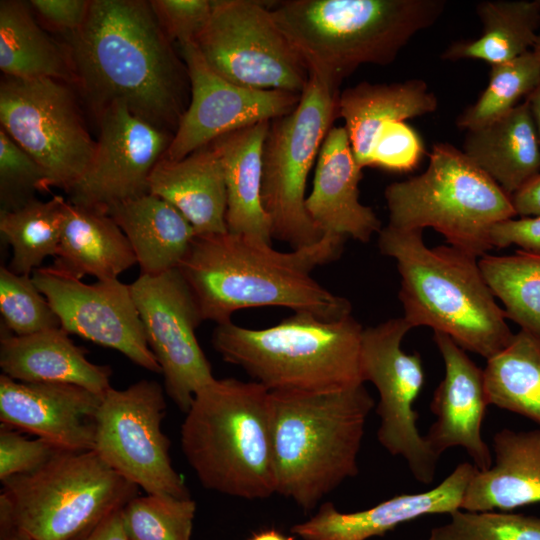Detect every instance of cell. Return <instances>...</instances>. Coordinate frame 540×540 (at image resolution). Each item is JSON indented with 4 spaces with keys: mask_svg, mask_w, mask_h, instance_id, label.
<instances>
[{
    "mask_svg": "<svg viewBox=\"0 0 540 540\" xmlns=\"http://www.w3.org/2000/svg\"><path fill=\"white\" fill-rule=\"evenodd\" d=\"M479 266L507 319L540 334V256L521 250L504 256L485 254Z\"/></svg>",
    "mask_w": 540,
    "mask_h": 540,
    "instance_id": "cell-35",
    "label": "cell"
},
{
    "mask_svg": "<svg viewBox=\"0 0 540 540\" xmlns=\"http://www.w3.org/2000/svg\"><path fill=\"white\" fill-rule=\"evenodd\" d=\"M494 460L476 470L461 509L471 512L512 511L540 503V429L503 428L492 439Z\"/></svg>",
    "mask_w": 540,
    "mask_h": 540,
    "instance_id": "cell-24",
    "label": "cell"
},
{
    "mask_svg": "<svg viewBox=\"0 0 540 540\" xmlns=\"http://www.w3.org/2000/svg\"><path fill=\"white\" fill-rule=\"evenodd\" d=\"M0 540H35L18 528L4 513H0Z\"/></svg>",
    "mask_w": 540,
    "mask_h": 540,
    "instance_id": "cell-48",
    "label": "cell"
},
{
    "mask_svg": "<svg viewBox=\"0 0 540 540\" xmlns=\"http://www.w3.org/2000/svg\"><path fill=\"white\" fill-rule=\"evenodd\" d=\"M388 225L441 233L449 245L481 257L493 248L491 231L516 216L511 197L462 150L436 143L426 170L388 185Z\"/></svg>",
    "mask_w": 540,
    "mask_h": 540,
    "instance_id": "cell-8",
    "label": "cell"
},
{
    "mask_svg": "<svg viewBox=\"0 0 540 540\" xmlns=\"http://www.w3.org/2000/svg\"><path fill=\"white\" fill-rule=\"evenodd\" d=\"M419 134L405 121H392L379 130L370 155V166L394 172L413 170L424 154Z\"/></svg>",
    "mask_w": 540,
    "mask_h": 540,
    "instance_id": "cell-41",
    "label": "cell"
},
{
    "mask_svg": "<svg viewBox=\"0 0 540 540\" xmlns=\"http://www.w3.org/2000/svg\"><path fill=\"white\" fill-rule=\"evenodd\" d=\"M276 493L304 511L358 474L374 400L364 384L323 393L270 392Z\"/></svg>",
    "mask_w": 540,
    "mask_h": 540,
    "instance_id": "cell-5",
    "label": "cell"
},
{
    "mask_svg": "<svg viewBox=\"0 0 540 540\" xmlns=\"http://www.w3.org/2000/svg\"><path fill=\"white\" fill-rule=\"evenodd\" d=\"M135 264L127 237L110 215L68 201L54 269L79 280H110Z\"/></svg>",
    "mask_w": 540,
    "mask_h": 540,
    "instance_id": "cell-28",
    "label": "cell"
},
{
    "mask_svg": "<svg viewBox=\"0 0 540 540\" xmlns=\"http://www.w3.org/2000/svg\"><path fill=\"white\" fill-rule=\"evenodd\" d=\"M363 327L351 315L323 320L295 313L278 324L250 329L217 324L211 343L269 392L323 393L364 384L360 368Z\"/></svg>",
    "mask_w": 540,
    "mask_h": 540,
    "instance_id": "cell-7",
    "label": "cell"
},
{
    "mask_svg": "<svg viewBox=\"0 0 540 540\" xmlns=\"http://www.w3.org/2000/svg\"><path fill=\"white\" fill-rule=\"evenodd\" d=\"M493 248L518 246L521 251L540 256V216L507 219L491 231Z\"/></svg>",
    "mask_w": 540,
    "mask_h": 540,
    "instance_id": "cell-45",
    "label": "cell"
},
{
    "mask_svg": "<svg viewBox=\"0 0 540 540\" xmlns=\"http://www.w3.org/2000/svg\"><path fill=\"white\" fill-rule=\"evenodd\" d=\"M1 128L43 169V191L67 193L96 148L67 82L5 76L0 85Z\"/></svg>",
    "mask_w": 540,
    "mask_h": 540,
    "instance_id": "cell-11",
    "label": "cell"
},
{
    "mask_svg": "<svg viewBox=\"0 0 540 540\" xmlns=\"http://www.w3.org/2000/svg\"><path fill=\"white\" fill-rule=\"evenodd\" d=\"M247 540H294V536H288L275 528H266L253 533Z\"/></svg>",
    "mask_w": 540,
    "mask_h": 540,
    "instance_id": "cell-50",
    "label": "cell"
},
{
    "mask_svg": "<svg viewBox=\"0 0 540 540\" xmlns=\"http://www.w3.org/2000/svg\"><path fill=\"white\" fill-rule=\"evenodd\" d=\"M533 49L540 53V35H538L537 41H536Z\"/></svg>",
    "mask_w": 540,
    "mask_h": 540,
    "instance_id": "cell-51",
    "label": "cell"
},
{
    "mask_svg": "<svg viewBox=\"0 0 540 540\" xmlns=\"http://www.w3.org/2000/svg\"><path fill=\"white\" fill-rule=\"evenodd\" d=\"M477 468L464 462L436 487L420 493L398 494L356 512H341L324 502L308 520L291 527L303 540H368L425 515L451 514L461 509L467 486Z\"/></svg>",
    "mask_w": 540,
    "mask_h": 540,
    "instance_id": "cell-21",
    "label": "cell"
},
{
    "mask_svg": "<svg viewBox=\"0 0 540 540\" xmlns=\"http://www.w3.org/2000/svg\"><path fill=\"white\" fill-rule=\"evenodd\" d=\"M149 193L174 206L196 236L227 232L224 170L212 143L180 160L163 156L150 174Z\"/></svg>",
    "mask_w": 540,
    "mask_h": 540,
    "instance_id": "cell-25",
    "label": "cell"
},
{
    "mask_svg": "<svg viewBox=\"0 0 540 540\" xmlns=\"http://www.w3.org/2000/svg\"><path fill=\"white\" fill-rule=\"evenodd\" d=\"M1 482L0 513L35 540H72L138 493L93 450L59 449L38 470Z\"/></svg>",
    "mask_w": 540,
    "mask_h": 540,
    "instance_id": "cell-9",
    "label": "cell"
},
{
    "mask_svg": "<svg viewBox=\"0 0 540 540\" xmlns=\"http://www.w3.org/2000/svg\"><path fill=\"white\" fill-rule=\"evenodd\" d=\"M61 327L27 336L1 331L2 374L20 382L68 383L103 395L110 387L111 368L90 362Z\"/></svg>",
    "mask_w": 540,
    "mask_h": 540,
    "instance_id": "cell-23",
    "label": "cell"
},
{
    "mask_svg": "<svg viewBox=\"0 0 540 540\" xmlns=\"http://www.w3.org/2000/svg\"><path fill=\"white\" fill-rule=\"evenodd\" d=\"M362 168L357 163L345 127H332L317 160L306 210L324 233L366 243L382 229L381 221L359 200Z\"/></svg>",
    "mask_w": 540,
    "mask_h": 540,
    "instance_id": "cell-22",
    "label": "cell"
},
{
    "mask_svg": "<svg viewBox=\"0 0 540 540\" xmlns=\"http://www.w3.org/2000/svg\"><path fill=\"white\" fill-rule=\"evenodd\" d=\"M180 444L204 488L249 500L276 493L270 392L259 383L215 379L200 389Z\"/></svg>",
    "mask_w": 540,
    "mask_h": 540,
    "instance_id": "cell-6",
    "label": "cell"
},
{
    "mask_svg": "<svg viewBox=\"0 0 540 540\" xmlns=\"http://www.w3.org/2000/svg\"><path fill=\"white\" fill-rule=\"evenodd\" d=\"M122 509L115 511L94 528L72 540H128L123 526Z\"/></svg>",
    "mask_w": 540,
    "mask_h": 540,
    "instance_id": "cell-47",
    "label": "cell"
},
{
    "mask_svg": "<svg viewBox=\"0 0 540 540\" xmlns=\"http://www.w3.org/2000/svg\"><path fill=\"white\" fill-rule=\"evenodd\" d=\"M103 395L74 384L27 383L1 374L0 420L60 449L93 450Z\"/></svg>",
    "mask_w": 540,
    "mask_h": 540,
    "instance_id": "cell-19",
    "label": "cell"
},
{
    "mask_svg": "<svg viewBox=\"0 0 540 540\" xmlns=\"http://www.w3.org/2000/svg\"><path fill=\"white\" fill-rule=\"evenodd\" d=\"M433 339L445 373L433 394L430 410L436 420L425 438L437 456L449 448L461 447L478 470H486L493 458L481 433L489 406L483 369L448 335L435 332Z\"/></svg>",
    "mask_w": 540,
    "mask_h": 540,
    "instance_id": "cell-20",
    "label": "cell"
},
{
    "mask_svg": "<svg viewBox=\"0 0 540 540\" xmlns=\"http://www.w3.org/2000/svg\"><path fill=\"white\" fill-rule=\"evenodd\" d=\"M345 240L326 233L311 246L282 252L244 234L197 235L178 269L203 321L220 324L236 311L263 306L336 320L351 315V303L327 290L312 272L338 259Z\"/></svg>",
    "mask_w": 540,
    "mask_h": 540,
    "instance_id": "cell-2",
    "label": "cell"
},
{
    "mask_svg": "<svg viewBox=\"0 0 540 540\" xmlns=\"http://www.w3.org/2000/svg\"><path fill=\"white\" fill-rule=\"evenodd\" d=\"M511 201L517 215L540 216V174L514 193Z\"/></svg>",
    "mask_w": 540,
    "mask_h": 540,
    "instance_id": "cell-46",
    "label": "cell"
},
{
    "mask_svg": "<svg viewBox=\"0 0 540 540\" xmlns=\"http://www.w3.org/2000/svg\"><path fill=\"white\" fill-rule=\"evenodd\" d=\"M476 13L483 25L482 34L451 44L442 59H477L493 66L533 49L540 26V0L482 1Z\"/></svg>",
    "mask_w": 540,
    "mask_h": 540,
    "instance_id": "cell-31",
    "label": "cell"
},
{
    "mask_svg": "<svg viewBox=\"0 0 540 540\" xmlns=\"http://www.w3.org/2000/svg\"><path fill=\"white\" fill-rule=\"evenodd\" d=\"M0 69L7 77L73 82L65 51L35 20L29 3L0 2Z\"/></svg>",
    "mask_w": 540,
    "mask_h": 540,
    "instance_id": "cell-32",
    "label": "cell"
},
{
    "mask_svg": "<svg viewBox=\"0 0 540 540\" xmlns=\"http://www.w3.org/2000/svg\"><path fill=\"white\" fill-rule=\"evenodd\" d=\"M67 203L56 195L45 202L34 199L15 210L0 212V232L12 248L8 267L12 272L30 275L45 258L56 255Z\"/></svg>",
    "mask_w": 540,
    "mask_h": 540,
    "instance_id": "cell-34",
    "label": "cell"
},
{
    "mask_svg": "<svg viewBox=\"0 0 540 540\" xmlns=\"http://www.w3.org/2000/svg\"><path fill=\"white\" fill-rule=\"evenodd\" d=\"M413 329L396 317L363 329L360 368L363 382H371L379 394V443L392 455L402 457L414 479L432 483L439 460L417 427L414 404L424 386L425 373L418 352L402 349L404 336Z\"/></svg>",
    "mask_w": 540,
    "mask_h": 540,
    "instance_id": "cell-14",
    "label": "cell"
},
{
    "mask_svg": "<svg viewBox=\"0 0 540 540\" xmlns=\"http://www.w3.org/2000/svg\"><path fill=\"white\" fill-rule=\"evenodd\" d=\"M44 182L41 166L1 128V211L15 210L34 200V193L43 191Z\"/></svg>",
    "mask_w": 540,
    "mask_h": 540,
    "instance_id": "cell-40",
    "label": "cell"
},
{
    "mask_svg": "<svg viewBox=\"0 0 540 540\" xmlns=\"http://www.w3.org/2000/svg\"><path fill=\"white\" fill-rule=\"evenodd\" d=\"M378 236L381 253L396 261L403 317L412 328L430 327L486 360L506 347L513 333L479 257L451 245L429 248L423 230L387 225Z\"/></svg>",
    "mask_w": 540,
    "mask_h": 540,
    "instance_id": "cell-3",
    "label": "cell"
},
{
    "mask_svg": "<svg viewBox=\"0 0 540 540\" xmlns=\"http://www.w3.org/2000/svg\"><path fill=\"white\" fill-rule=\"evenodd\" d=\"M196 502L190 498L147 494L122 509L128 540H191Z\"/></svg>",
    "mask_w": 540,
    "mask_h": 540,
    "instance_id": "cell-37",
    "label": "cell"
},
{
    "mask_svg": "<svg viewBox=\"0 0 540 540\" xmlns=\"http://www.w3.org/2000/svg\"><path fill=\"white\" fill-rule=\"evenodd\" d=\"M438 99L421 79L395 83L361 82L339 94L338 116L345 123L354 157L363 169L381 127L434 112Z\"/></svg>",
    "mask_w": 540,
    "mask_h": 540,
    "instance_id": "cell-26",
    "label": "cell"
},
{
    "mask_svg": "<svg viewBox=\"0 0 540 540\" xmlns=\"http://www.w3.org/2000/svg\"><path fill=\"white\" fill-rule=\"evenodd\" d=\"M270 123L264 121L231 132L212 144L224 170L227 231L271 243V225L261 199L263 147Z\"/></svg>",
    "mask_w": 540,
    "mask_h": 540,
    "instance_id": "cell-29",
    "label": "cell"
},
{
    "mask_svg": "<svg viewBox=\"0 0 540 540\" xmlns=\"http://www.w3.org/2000/svg\"><path fill=\"white\" fill-rule=\"evenodd\" d=\"M164 392L158 382L147 379L121 390L110 387L97 411L93 451L146 494L190 498L172 466L169 439L161 429L167 407Z\"/></svg>",
    "mask_w": 540,
    "mask_h": 540,
    "instance_id": "cell-13",
    "label": "cell"
},
{
    "mask_svg": "<svg viewBox=\"0 0 540 540\" xmlns=\"http://www.w3.org/2000/svg\"><path fill=\"white\" fill-rule=\"evenodd\" d=\"M462 151L511 197L540 174V142L528 102L467 131Z\"/></svg>",
    "mask_w": 540,
    "mask_h": 540,
    "instance_id": "cell-27",
    "label": "cell"
},
{
    "mask_svg": "<svg viewBox=\"0 0 540 540\" xmlns=\"http://www.w3.org/2000/svg\"><path fill=\"white\" fill-rule=\"evenodd\" d=\"M195 44L214 72L240 86L301 94L310 79L271 10L255 1L214 0Z\"/></svg>",
    "mask_w": 540,
    "mask_h": 540,
    "instance_id": "cell-12",
    "label": "cell"
},
{
    "mask_svg": "<svg viewBox=\"0 0 540 540\" xmlns=\"http://www.w3.org/2000/svg\"><path fill=\"white\" fill-rule=\"evenodd\" d=\"M443 0H289L271 10L310 75L338 91L364 64L388 65L441 16Z\"/></svg>",
    "mask_w": 540,
    "mask_h": 540,
    "instance_id": "cell-4",
    "label": "cell"
},
{
    "mask_svg": "<svg viewBox=\"0 0 540 540\" xmlns=\"http://www.w3.org/2000/svg\"><path fill=\"white\" fill-rule=\"evenodd\" d=\"M180 48L191 101L164 154L170 160L183 159L231 132L285 116L300 100L301 94L234 84L209 67L195 42Z\"/></svg>",
    "mask_w": 540,
    "mask_h": 540,
    "instance_id": "cell-17",
    "label": "cell"
},
{
    "mask_svg": "<svg viewBox=\"0 0 540 540\" xmlns=\"http://www.w3.org/2000/svg\"><path fill=\"white\" fill-rule=\"evenodd\" d=\"M106 213L127 237L140 274L178 268L196 237L192 225L174 206L150 193L115 204Z\"/></svg>",
    "mask_w": 540,
    "mask_h": 540,
    "instance_id": "cell-30",
    "label": "cell"
},
{
    "mask_svg": "<svg viewBox=\"0 0 540 540\" xmlns=\"http://www.w3.org/2000/svg\"><path fill=\"white\" fill-rule=\"evenodd\" d=\"M489 405L540 425V334L520 329L483 369Z\"/></svg>",
    "mask_w": 540,
    "mask_h": 540,
    "instance_id": "cell-33",
    "label": "cell"
},
{
    "mask_svg": "<svg viewBox=\"0 0 540 540\" xmlns=\"http://www.w3.org/2000/svg\"><path fill=\"white\" fill-rule=\"evenodd\" d=\"M0 312L4 329L17 336L61 327L33 278L16 274L6 267L0 269Z\"/></svg>",
    "mask_w": 540,
    "mask_h": 540,
    "instance_id": "cell-39",
    "label": "cell"
},
{
    "mask_svg": "<svg viewBox=\"0 0 540 540\" xmlns=\"http://www.w3.org/2000/svg\"><path fill=\"white\" fill-rule=\"evenodd\" d=\"M540 83V53L534 49L510 61L491 66L489 81L478 99L457 118L467 131L499 119L527 97Z\"/></svg>",
    "mask_w": 540,
    "mask_h": 540,
    "instance_id": "cell-36",
    "label": "cell"
},
{
    "mask_svg": "<svg viewBox=\"0 0 540 540\" xmlns=\"http://www.w3.org/2000/svg\"><path fill=\"white\" fill-rule=\"evenodd\" d=\"M150 4L167 38L180 46L196 41L213 7L209 0H152Z\"/></svg>",
    "mask_w": 540,
    "mask_h": 540,
    "instance_id": "cell-42",
    "label": "cell"
},
{
    "mask_svg": "<svg viewBox=\"0 0 540 540\" xmlns=\"http://www.w3.org/2000/svg\"><path fill=\"white\" fill-rule=\"evenodd\" d=\"M32 278L68 334L117 350L136 365L161 373L130 285L118 279L86 284L52 266L35 269Z\"/></svg>",
    "mask_w": 540,
    "mask_h": 540,
    "instance_id": "cell-18",
    "label": "cell"
},
{
    "mask_svg": "<svg viewBox=\"0 0 540 540\" xmlns=\"http://www.w3.org/2000/svg\"><path fill=\"white\" fill-rule=\"evenodd\" d=\"M62 45L95 116L115 102L167 132L178 126L183 75L150 1L90 0L83 25Z\"/></svg>",
    "mask_w": 540,
    "mask_h": 540,
    "instance_id": "cell-1",
    "label": "cell"
},
{
    "mask_svg": "<svg viewBox=\"0 0 540 540\" xmlns=\"http://www.w3.org/2000/svg\"><path fill=\"white\" fill-rule=\"evenodd\" d=\"M130 290L165 393L186 413L195 394L216 379L195 334L203 321L196 299L178 268L140 274Z\"/></svg>",
    "mask_w": 540,
    "mask_h": 540,
    "instance_id": "cell-15",
    "label": "cell"
},
{
    "mask_svg": "<svg viewBox=\"0 0 540 540\" xmlns=\"http://www.w3.org/2000/svg\"><path fill=\"white\" fill-rule=\"evenodd\" d=\"M60 448L38 438L31 440L2 424L0 429V480L34 472Z\"/></svg>",
    "mask_w": 540,
    "mask_h": 540,
    "instance_id": "cell-43",
    "label": "cell"
},
{
    "mask_svg": "<svg viewBox=\"0 0 540 540\" xmlns=\"http://www.w3.org/2000/svg\"><path fill=\"white\" fill-rule=\"evenodd\" d=\"M427 540H540V516L459 509L449 522L434 527Z\"/></svg>",
    "mask_w": 540,
    "mask_h": 540,
    "instance_id": "cell-38",
    "label": "cell"
},
{
    "mask_svg": "<svg viewBox=\"0 0 540 540\" xmlns=\"http://www.w3.org/2000/svg\"><path fill=\"white\" fill-rule=\"evenodd\" d=\"M99 135L93 157L68 192L70 202L106 212L149 193V177L173 135L143 120L123 102L96 115Z\"/></svg>",
    "mask_w": 540,
    "mask_h": 540,
    "instance_id": "cell-16",
    "label": "cell"
},
{
    "mask_svg": "<svg viewBox=\"0 0 540 540\" xmlns=\"http://www.w3.org/2000/svg\"><path fill=\"white\" fill-rule=\"evenodd\" d=\"M530 108L532 119L540 142V83L525 99Z\"/></svg>",
    "mask_w": 540,
    "mask_h": 540,
    "instance_id": "cell-49",
    "label": "cell"
},
{
    "mask_svg": "<svg viewBox=\"0 0 540 540\" xmlns=\"http://www.w3.org/2000/svg\"><path fill=\"white\" fill-rule=\"evenodd\" d=\"M28 3L43 22L63 35L83 25L90 6V0H31Z\"/></svg>",
    "mask_w": 540,
    "mask_h": 540,
    "instance_id": "cell-44",
    "label": "cell"
},
{
    "mask_svg": "<svg viewBox=\"0 0 540 540\" xmlns=\"http://www.w3.org/2000/svg\"><path fill=\"white\" fill-rule=\"evenodd\" d=\"M338 98V91L310 75L297 106L270 123L265 139L262 205L272 238L293 249L311 246L324 236L306 210V183L338 116Z\"/></svg>",
    "mask_w": 540,
    "mask_h": 540,
    "instance_id": "cell-10",
    "label": "cell"
}]
</instances>
